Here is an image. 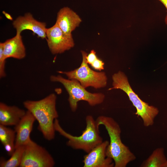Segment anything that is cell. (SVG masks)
Returning <instances> with one entry per match:
<instances>
[{
  "label": "cell",
  "mask_w": 167,
  "mask_h": 167,
  "mask_svg": "<svg viewBox=\"0 0 167 167\" xmlns=\"http://www.w3.org/2000/svg\"><path fill=\"white\" fill-rule=\"evenodd\" d=\"M56 95L51 93L39 100H27L23 102L24 107L38 121V129L44 138L49 141L55 137L54 123L58 117L56 108Z\"/></svg>",
  "instance_id": "cell-1"
},
{
  "label": "cell",
  "mask_w": 167,
  "mask_h": 167,
  "mask_svg": "<svg viewBox=\"0 0 167 167\" xmlns=\"http://www.w3.org/2000/svg\"><path fill=\"white\" fill-rule=\"evenodd\" d=\"M96 120L98 126H105L109 136L110 141L106 154L113 161L114 167H125L135 160V155L121 140V129L117 122L113 118L105 116H99Z\"/></svg>",
  "instance_id": "cell-2"
},
{
  "label": "cell",
  "mask_w": 167,
  "mask_h": 167,
  "mask_svg": "<svg viewBox=\"0 0 167 167\" xmlns=\"http://www.w3.org/2000/svg\"><path fill=\"white\" fill-rule=\"evenodd\" d=\"M86 127L82 134L75 136L67 132L61 126L58 119L55 120L54 126L55 131L66 138L67 145L76 150H81L87 153L103 142L100 135L98 126L93 117L88 115L86 118Z\"/></svg>",
  "instance_id": "cell-3"
},
{
  "label": "cell",
  "mask_w": 167,
  "mask_h": 167,
  "mask_svg": "<svg viewBox=\"0 0 167 167\" xmlns=\"http://www.w3.org/2000/svg\"><path fill=\"white\" fill-rule=\"evenodd\" d=\"M112 79L113 87L109 90L119 89L124 92L135 107V114L141 118L143 125L145 127L152 126L155 117L159 112L158 108L149 105L139 97L132 90L126 76L123 72L120 71L114 74L112 76Z\"/></svg>",
  "instance_id": "cell-4"
},
{
  "label": "cell",
  "mask_w": 167,
  "mask_h": 167,
  "mask_svg": "<svg viewBox=\"0 0 167 167\" xmlns=\"http://www.w3.org/2000/svg\"><path fill=\"white\" fill-rule=\"evenodd\" d=\"M50 79L52 82L61 83L64 87L68 94V101L73 112L76 111L80 101H86L90 105L94 106L101 104L104 100L103 94L88 92L76 80L66 79L60 75H51Z\"/></svg>",
  "instance_id": "cell-5"
},
{
  "label": "cell",
  "mask_w": 167,
  "mask_h": 167,
  "mask_svg": "<svg viewBox=\"0 0 167 167\" xmlns=\"http://www.w3.org/2000/svg\"><path fill=\"white\" fill-rule=\"evenodd\" d=\"M81 52L82 61L79 68L68 71H58V73L65 75L69 79L77 80L85 88L92 87L97 89L106 86L107 77L105 73L91 69L87 61V53L84 51H81Z\"/></svg>",
  "instance_id": "cell-6"
},
{
  "label": "cell",
  "mask_w": 167,
  "mask_h": 167,
  "mask_svg": "<svg viewBox=\"0 0 167 167\" xmlns=\"http://www.w3.org/2000/svg\"><path fill=\"white\" fill-rule=\"evenodd\" d=\"M55 162L49 152L32 140L25 146L20 167H53Z\"/></svg>",
  "instance_id": "cell-7"
},
{
  "label": "cell",
  "mask_w": 167,
  "mask_h": 167,
  "mask_svg": "<svg viewBox=\"0 0 167 167\" xmlns=\"http://www.w3.org/2000/svg\"><path fill=\"white\" fill-rule=\"evenodd\" d=\"M46 39L49 48L53 54L63 53L74 45L72 34L65 33L55 24L47 28Z\"/></svg>",
  "instance_id": "cell-8"
},
{
  "label": "cell",
  "mask_w": 167,
  "mask_h": 167,
  "mask_svg": "<svg viewBox=\"0 0 167 167\" xmlns=\"http://www.w3.org/2000/svg\"><path fill=\"white\" fill-rule=\"evenodd\" d=\"M109 142L103 141L84 156V167H113V160L107 157L106 150Z\"/></svg>",
  "instance_id": "cell-9"
},
{
  "label": "cell",
  "mask_w": 167,
  "mask_h": 167,
  "mask_svg": "<svg viewBox=\"0 0 167 167\" xmlns=\"http://www.w3.org/2000/svg\"><path fill=\"white\" fill-rule=\"evenodd\" d=\"M12 24L16 30V34H21L23 30H29L36 34L39 37L46 38V24L36 20L30 13L18 16L13 21Z\"/></svg>",
  "instance_id": "cell-10"
},
{
  "label": "cell",
  "mask_w": 167,
  "mask_h": 167,
  "mask_svg": "<svg viewBox=\"0 0 167 167\" xmlns=\"http://www.w3.org/2000/svg\"><path fill=\"white\" fill-rule=\"evenodd\" d=\"M36 120L33 115L27 110L24 116L15 127L16 133L15 148L26 146L32 140L30 135Z\"/></svg>",
  "instance_id": "cell-11"
},
{
  "label": "cell",
  "mask_w": 167,
  "mask_h": 167,
  "mask_svg": "<svg viewBox=\"0 0 167 167\" xmlns=\"http://www.w3.org/2000/svg\"><path fill=\"white\" fill-rule=\"evenodd\" d=\"M82 21L79 16L67 7L61 9L57 14L56 24L65 33L71 34Z\"/></svg>",
  "instance_id": "cell-12"
},
{
  "label": "cell",
  "mask_w": 167,
  "mask_h": 167,
  "mask_svg": "<svg viewBox=\"0 0 167 167\" xmlns=\"http://www.w3.org/2000/svg\"><path fill=\"white\" fill-rule=\"evenodd\" d=\"M26 111L16 106H10L0 103V124L16 126L26 113Z\"/></svg>",
  "instance_id": "cell-13"
},
{
  "label": "cell",
  "mask_w": 167,
  "mask_h": 167,
  "mask_svg": "<svg viewBox=\"0 0 167 167\" xmlns=\"http://www.w3.org/2000/svg\"><path fill=\"white\" fill-rule=\"evenodd\" d=\"M3 43V55L5 59L12 58L21 59L26 56V49L21 34H16Z\"/></svg>",
  "instance_id": "cell-14"
},
{
  "label": "cell",
  "mask_w": 167,
  "mask_h": 167,
  "mask_svg": "<svg viewBox=\"0 0 167 167\" xmlns=\"http://www.w3.org/2000/svg\"><path fill=\"white\" fill-rule=\"evenodd\" d=\"M15 130L0 124V140L6 151L10 156L15 149Z\"/></svg>",
  "instance_id": "cell-15"
},
{
  "label": "cell",
  "mask_w": 167,
  "mask_h": 167,
  "mask_svg": "<svg viewBox=\"0 0 167 167\" xmlns=\"http://www.w3.org/2000/svg\"><path fill=\"white\" fill-rule=\"evenodd\" d=\"M167 160L162 148L155 149L151 155L144 161L140 165L141 167H165Z\"/></svg>",
  "instance_id": "cell-16"
},
{
  "label": "cell",
  "mask_w": 167,
  "mask_h": 167,
  "mask_svg": "<svg viewBox=\"0 0 167 167\" xmlns=\"http://www.w3.org/2000/svg\"><path fill=\"white\" fill-rule=\"evenodd\" d=\"M25 146H19L15 148L14 152L8 160L2 159L0 162V167H19L22 160Z\"/></svg>",
  "instance_id": "cell-17"
},
{
  "label": "cell",
  "mask_w": 167,
  "mask_h": 167,
  "mask_svg": "<svg viewBox=\"0 0 167 167\" xmlns=\"http://www.w3.org/2000/svg\"><path fill=\"white\" fill-rule=\"evenodd\" d=\"M3 43H0V77L2 78L6 76L5 72L6 60L3 55Z\"/></svg>",
  "instance_id": "cell-18"
},
{
  "label": "cell",
  "mask_w": 167,
  "mask_h": 167,
  "mask_svg": "<svg viewBox=\"0 0 167 167\" xmlns=\"http://www.w3.org/2000/svg\"><path fill=\"white\" fill-rule=\"evenodd\" d=\"M104 65L103 62L97 58L90 65L95 70L101 71L104 69Z\"/></svg>",
  "instance_id": "cell-19"
},
{
  "label": "cell",
  "mask_w": 167,
  "mask_h": 167,
  "mask_svg": "<svg viewBox=\"0 0 167 167\" xmlns=\"http://www.w3.org/2000/svg\"><path fill=\"white\" fill-rule=\"evenodd\" d=\"M97 58L96 52L94 50H92L86 56L88 63L91 65Z\"/></svg>",
  "instance_id": "cell-20"
},
{
  "label": "cell",
  "mask_w": 167,
  "mask_h": 167,
  "mask_svg": "<svg viewBox=\"0 0 167 167\" xmlns=\"http://www.w3.org/2000/svg\"><path fill=\"white\" fill-rule=\"evenodd\" d=\"M2 13L4 14L5 17L8 19L10 20H12L13 19L11 15L9 13L6 12L4 11H3L2 12Z\"/></svg>",
  "instance_id": "cell-21"
},
{
  "label": "cell",
  "mask_w": 167,
  "mask_h": 167,
  "mask_svg": "<svg viewBox=\"0 0 167 167\" xmlns=\"http://www.w3.org/2000/svg\"><path fill=\"white\" fill-rule=\"evenodd\" d=\"M162 3L166 8L167 11V0H158Z\"/></svg>",
  "instance_id": "cell-22"
},
{
  "label": "cell",
  "mask_w": 167,
  "mask_h": 167,
  "mask_svg": "<svg viewBox=\"0 0 167 167\" xmlns=\"http://www.w3.org/2000/svg\"><path fill=\"white\" fill-rule=\"evenodd\" d=\"M165 22L166 24L167 25V14H166V16H165Z\"/></svg>",
  "instance_id": "cell-23"
},
{
  "label": "cell",
  "mask_w": 167,
  "mask_h": 167,
  "mask_svg": "<svg viewBox=\"0 0 167 167\" xmlns=\"http://www.w3.org/2000/svg\"><path fill=\"white\" fill-rule=\"evenodd\" d=\"M165 167H167V161L165 165Z\"/></svg>",
  "instance_id": "cell-24"
}]
</instances>
